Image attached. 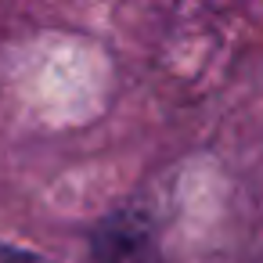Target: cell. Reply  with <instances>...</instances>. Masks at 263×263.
Instances as JSON below:
<instances>
[{"label":"cell","instance_id":"obj_1","mask_svg":"<svg viewBox=\"0 0 263 263\" xmlns=\"http://www.w3.org/2000/svg\"><path fill=\"white\" fill-rule=\"evenodd\" d=\"M87 263H166L162 231L152 209L130 202L105 213L90 231Z\"/></svg>","mask_w":263,"mask_h":263},{"label":"cell","instance_id":"obj_2","mask_svg":"<svg viewBox=\"0 0 263 263\" xmlns=\"http://www.w3.org/2000/svg\"><path fill=\"white\" fill-rule=\"evenodd\" d=\"M0 263H51V256L26 249V245H15V241H0Z\"/></svg>","mask_w":263,"mask_h":263}]
</instances>
